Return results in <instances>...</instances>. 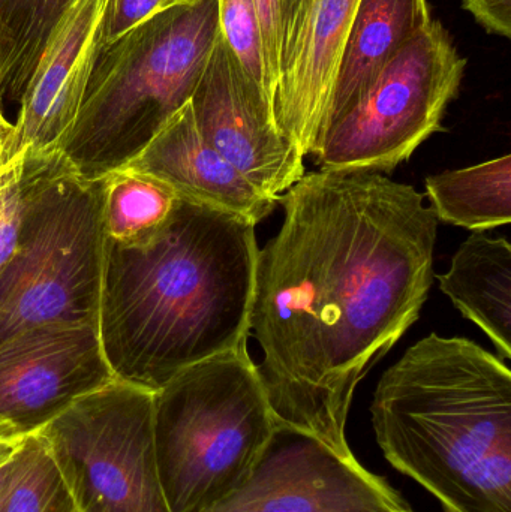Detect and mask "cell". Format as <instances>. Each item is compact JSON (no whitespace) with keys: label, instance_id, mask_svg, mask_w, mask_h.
<instances>
[{"label":"cell","instance_id":"6da1fadb","mask_svg":"<svg viewBox=\"0 0 511 512\" xmlns=\"http://www.w3.org/2000/svg\"><path fill=\"white\" fill-rule=\"evenodd\" d=\"M258 249L249 333L276 421L351 457L357 385L419 319L438 219L407 183L372 171L303 174Z\"/></svg>","mask_w":511,"mask_h":512},{"label":"cell","instance_id":"7a4b0ae2","mask_svg":"<svg viewBox=\"0 0 511 512\" xmlns=\"http://www.w3.org/2000/svg\"><path fill=\"white\" fill-rule=\"evenodd\" d=\"M255 224L186 198L131 242L102 239L98 334L114 378L156 391L248 342Z\"/></svg>","mask_w":511,"mask_h":512},{"label":"cell","instance_id":"3957f363","mask_svg":"<svg viewBox=\"0 0 511 512\" xmlns=\"http://www.w3.org/2000/svg\"><path fill=\"white\" fill-rule=\"evenodd\" d=\"M372 427L387 462L446 512H511V372L464 337L429 334L378 382Z\"/></svg>","mask_w":511,"mask_h":512},{"label":"cell","instance_id":"277c9868","mask_svg":"<svg viewBox=\"0 0 511 512\" xmlns=\"http://www.w3.org/2000/svg\"><path fill=\"white\" fill-rule=\"evenodd\" d=\"M221 35L218 0L153 15L99 50L60 155L95 182L134 161L191 101Z\"/></svg>","mask_w":511,"mask_h":512},{"label":"cell","instance_id":"5b68a950","mask_svg":"<svg viewBox=\"0 0 511 512\" xmlns=\"http://www.w3.org/2000/svg\"><path fill=\"white\" fill-rule=\"evenodd\" d=\"M278 421L248 342L153 391V433L171 512H206L251 474Z\"/></svg>","mask_w":511,"mask_h":512},{"label":"cell","instance_id":"8992f818","mask_svg":"<svg viewBox=\"0 0 511 512\" xmlns=\"http://www.w3.org/2000/svg\"><path fill=\"white\" fill-rule=\"evenodd\" d=\"M101 186L62 155L42 159L30 186L20 243L0 274V343L56 322L98 325Z\"/></svg>","mask_w":511,"mask_h":512},{"label":"cell","instance_id":"52a82bcc","mask_svg":"<svg viewBox=\"0 0 511 512\" xmlns=\"http://www.w3.org/2000/svg\"><path fill=\"white\" fill-rule=\"evenodd\" d=\"M443 24L431 21L381 69L362 98L321 137L312 153L320 170L392 171L441 131L464 77Z\"/></svg>","mask_w":511,"mask_h":512},{"label":"cell","instance_id":"ba28073f","mask_svg":"<svg viewBox=\"0 0 511 512\" xmlns=\"http://www.w3.org/2000/svg\"><path fill=\"white\" fill-rule=\"evenodd\" d=\"M81 512H171L153 433V391L114 379L39 430Z\"/></svg>","mask_w":511,"mask_h":512},{"label":"cell","instance_id":"9c48e42d","mask_svg":"<svg viewBox=\"0 0 511 512\" xmlns=\"http://www.w3.org/2000/svg\"><path fill=\"white\" fill-rule=\"evenodd\" d=\"M206 512H411L356 457L278 423L245 483Z\"/></svg>","mask_w":511,"mask_h":512},{"label":"cell","instance_id":"30bf717a","mask_svg":"<svg viewBox=\"0 0 511 512\" xmlns=\"http://www.w3.org/2000/svg\"><path fill=\"white\" fill-rule=\"evenodd\" d=\"M92 322L29 328L0 343V442H21L114 381Z\"/></svg>","mask_w":511,"mask_h":512},{"label":"cell","instance_id":"8fae6325","mask_svg":"<svg viewBox=\"0 0 511 512\" xmlns=\"http://www.w3.org/2000/svg\"><path fill=\"white\" fill-rule=\"evenodd\" d=\"M189 104L203 140L267 197L278 201L302 179L305 158L279 132L269 96L222 33Z\"/></svg>","mask_w":511,"mask_h":512},{"label":"cell","instance_id":"7c38bea8","mask_svg":"<svg viewBox=\"0 0 511 512\" xmlns=\"http://www.w3.org/2000/svg\"><path fill=\"white\" fill-rule=\"evenodd\" d=\"M107 0H74L54 27L18 105L15 152L60 155L101 50Z\"/></svg>","mask_w":511,"mask_h":512},{"label":"cell","instance_id":"4fadbf2b","mask_svg":"<svg viewBox=\"0 0 511 512\" xmlns=\"http://www.w3.org/2000/svg\"><path fill=\"white\" fill-rule=\"evenodd\" d=\"M359 0H311L273 93L279 132L312 156L338 77Z\"/></svg>","mask_w":511,"mask_h":512},{"label":"cell","instance_id":"5bb4252c","mask_svg":"<svg viewBox=\"0 0 511 512\" xmlns=\"http://www.w3.org/2000/svg\"><path fill=\"white\" fill-rule=\"evenodd\" d=\"M126 167L156 177L177 197L240 216L255 225L278 203L258 191L203 140L189 102Z\"/></svg>","mask_w":511,"mask_h":512},{"label":"cell","instance_id":"9a60e30c","mask_svg":"<svg viewBox=\"0 0 511 512\" xmlns=\"http://www.w3.org/2000/svg\"><path fill=\"white\" fill-rule=\"evenodd\" d=\"M431 21L428 0H359L320 140L362 98L381 69Z\"/></svg>","mask_w":511,"mask_h":512},{"label":"cell","instance_id":"2e32d148","mask_svg":"<svg viewBox=\"0 0 511 512\" xmlns=\"http://www.w3.org/2000/svg\"><path fill=\"white\" fill-rule=\"evenodd\" d=\"M440 288L456 309L511 358V245L509 240L471 234L438 277Z\"/></svg>","mask_w":511,"mask_h":512},{"label":"cell","instance_id":"e0dca14e","mask_svg":"<svg viewBox=\"0 0 511 512\" xmlns=\"http://www.w3.org/2000/svg\"><path fill=\"white\" fill-rule=\"evenodd\" d=\"M426 192L438 221L486 231L511 221V156L426 179Z\"/></svg>","mask_w":511,"mask_h":512},{"label":"cell","instance_id":"ac0fdd59","mask_svg":"<svg viewBox=\"0 0 511 512\" xmlns=\"http://www.w3.org/2000/svg\"><path fill=\"white\" fill-rule=\"evenodd\" d=\"M74 0H0V99L20 105L56 24Z\"/></svg>","mask_w":511,"mask_h":512},{"label":"cell","instance_id":"d6986e66","mask_svg":"<svg viewBox=\"0 0 511 512\" xmlns=\"http://www.w3.org/2000/svg\"><path fill=\"white\" fill-rule=\"evenodd\" d=\"M102 233L113 242H131L156 230L170 216L177 195L150 174L123 167L99 179Z\"/></svg>","mask_w":511,"mask_h":512},{"label":"cell","instance_id":"ffe728a7","mask_svg":"<svg viewBox=\"0 0 511 512\" xmlns=\"http://www.w3.org/2000/svg\"><path fill=\"white\" fill-rule=\"evenodd\" d=\"M74 498L39 433L23 439L9 462L0 512H72Z\"/></svg>","mask_w":511,"mask_h":512},{"label":"cell","instance_id":"44dd1931","mask_svg":"<svg viewBox=\"0 0 511 512\" xmlns=\"http://www.w3.org/2000/svg\"><path fill=\"white\" fill-rule=\"evenodd\" d=\"M309 2L311 0H254L263 36L270 102L273 101L282 65L299 35Z\"/></svg>","mask_w":511,"mask_h":512},{"label":"cell","instance_id":"7402d4cb","mask_svg":"<svg viewBox=\"0 0 511 512\" xmlns=\"http://www.w3.org/2000/svg\"><path fill=\"white\" fill-rule=\"evenodd\" d=\"M42 159L21 152L0 171V274L17 252L30 186Z\"/></svg>","mask_w":511,"mask_h":512},{"label":"cell","instance_id":"603a6c76","mask_svg":"<svg viewBox=\"0 0 511 512\" xmlns=\"http://www.w3.org/2000/svg\"><path fill=\"white\" fill-rule=\"evenodd\" d=\"M219 26L246 72L263 87L266 95V63H264L263 36L254 0H218ZM270 99V98H269ZM272 104V102H270Z\"/></svg>","mask_w":511,"mask_h":512},{"label":"cell","instance_id":"cb8c5ba5","mask_svg":"<svg viewBox=\"0 0 511 512\" xmlns=\"http://www.w3.org/2000/svg\"><path fill=\"white\" fill-rule=\"evenodd\" d=\"M192 0H107L102 18L101 47L116 41L159 12Z\"/></svg>","mask_w":511,"mask_h":512},{"label":"cell","instance_id":"d4e9b609","mask_svg":"<svg viewBox=\"0 0 511 512\" xmlns=\"http://www.w3.org/2000/svg\"><path fill=\"white\" fill-rule=\"evenodd\" d=\"M480 26L495 35L511 36V0H462Z\"/></svg>","mask_w":511,"mask_h":512},{"label":"cell","instance_id":"484cf974","mask_svg":"<svg viewBox=\"0 0 511 512\" xmlns=\"http://www.w3.org/2000/svg\"><path fill=\"white\" fill-rule=\"evenodd\" d=\"M17 156L15 152V125L9 122L0 99V171Z\"/></svg>","mask_w":511,"mask_h":512},{"label":"cell","instance_id":"4316f807","mask_svg":"<svg viewBox=\"0 0 511 512\" xmlns=\"http://www.w3.org/2000/svg\"><path fill=\"white\" fill-rule=\"evenodd\" d=\"M21 442H0V466L5 465L14 456L15 450Z\"/></svg>","mask_w":511,"mask_h":512},{"label":"cell","instance_id":"83f0119b","mask_svg":"<svg viewBox=\"0 0 511 512\" xmlns=\"http://www.w3.org/2000/svg\"><path fill=\"white\" fill-rule=\"evenodd\" d=\"M9 462H11V459L5 465L0 466V495H2L3 489H5L6 480H8Z\"/></svg>","mask_w":511,"mask_h":512},{"label":"cell","instance_id":"f1b7e54d","mask_svg":"<svg viewBox=\"0 0 511 512\" xmlns=\"http://www.w3.org/2000/svg\"><path fill=\"white\" fill-rule=\"evenodd\" d=\"M72 512H81V511H80V510H78V508H77V507H75V508H74V511H72Z\"/></svg>","mask_w":511,"mask_h":512},{"label":"cell","instance_id":"f546056e","mask_svg":"<svg viewBox=\"0 0 511 512\" xmlns=\"http://www.w3.org/2000/svg\"><path fill=\"white\" fill-rule=\"evenodd\" d=\"M411 512H413V511H411Z\"/></svg>","mask_w":511,"mask_h":512}]
</instances>
